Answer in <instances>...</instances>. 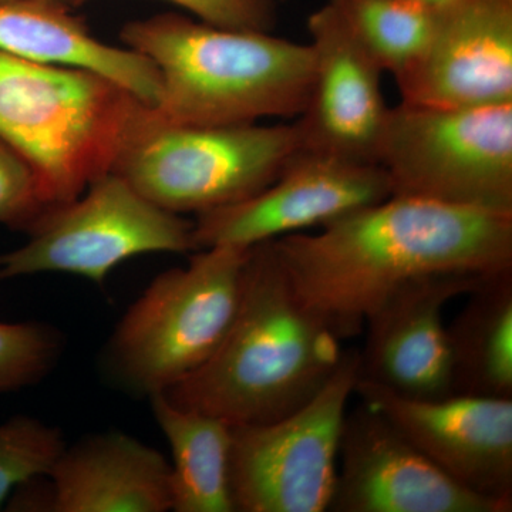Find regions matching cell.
Returning <instances> with one entry per match:
<instances>
[{"instance_id": "14", "label": "cell", "mask_w": 512, "mask_h": 512, "mask_svg": "<svg viewBox=\"0 0 512 512\" xmlns=\"http://www.w3.org/2000/svg\"><path fill=\"white\" fill-rule=\"evenodd\" d=\"M402 101L474 107L512 101V0H448L426 52L396 79Z\"/></svg>"}, {"instance_id": "3", "label": "cell", "mask_w": 512, "mask_h": 512, "mask_svg": "<svg viewBox=\"0 0 512 512\" xmlns=\"http://www.w3.org/2000/svg\"><path fill=\"white\" fill-rule=\"evenodd\" d=\"M121 42L156 64L161 79L158 119L181 126H237L265 117H298L311 89V43L271 32L218 28L161 13L131 20Z\"/></svg>"}, {"instance_id": "23", "label": "cell", "mask_w": 512, "mask_h": 512, "mask_svg": "<svg viewBox=\"0 0 512 512\" xmlns=\"http://www.w3.org/2000/svg\"><path fill=\"white\" fill-rule=\"evenodd\" d=\"M50 208L35 168L0 138V225L28 232Z\"/></svg>"}, {"instance_id": "17", "label": "cell", "mask_w": 512, "mask_h": 512, "mask_svg": "<svg viewBox=\"0 0 512 512\" xmlns=\"http://www.w3.org/2000/svg\"><path fill=\"white\" fill-rule=\"evenodd\" d=\"M73 8L59 0L0 3V52L29 62L96 73L147 106L160 100L156 64L136 50L101 42Z\"/></svg>"}, {"instance_id": "26", "label": "cell", "mask_w": 512, "mask_h": 512, "mask_svg": "<svg viewBox=\"0 0 512 512\" xmlns=\"http://www.w3.org/2000/svg\"><path fill=\"white\" fill-rule=\"evenodd\" d=\"M2 2H10V0H0V3ZM59 2L67 3V5H70V0H59ZM72 6V5H70Z\"/></svg>"}, {"instance_id": "1", "label": "cell", "mask_w": 512, "mask_h": 512, "mask_svg": "<svg viewBox=\"0 0 512 512\" xmlns=\"http://www.w3.org/2000/svg\"><path fill=\"white\" fill-rule=\"evenodd\" d=\"M320 228L272 244L296 292L340 340L359 335L414 279L512 269V212L392 195Z\"/></svg>"}, {"instance_id": "8", "label": "cell", "mask_w": 512, "mask_h": 512, "mask_svg": "<svg viewBox=\"0 0 512 512\" xmlns=\"http://www.w3.org/2000/svg\"><path fill=\"white\" fill-rule=\"evenodd\" d=\"M360 377L357 350L301 409L264 424L231 426L229 483L235 511H329L340 436Z\"/></svg>"}, {"instance_id": "13", "label": "cell", "mask_w": 512, "mask_h": 512, "mask_svg": "<svg viewBox=\"0 0 512 512\" xmlns=\"http://www.w3.org/2000/svg\"><path fill=\"white\" fill-rule=\"evenodd\" d=\"M308 30L315 66L305 109L293 121L298 151L379 164L390 110L383 96V70L329 3L309 15Z\"/></svg>"}, {"instance_id": "27", "label": "cell", "mask_w": 512, "mask_h": 512, "mask_svg": "<svg viewBox=\"0 0 512 512\" xmlns=\"http://www.w3.org/2000/svg\"><path fill=\"white\" fill-rule=\"evenodd\" d=\"M278 2H286V0H278Z\"/></svg>"}, {"instance_id": "21", "label": "cell", "mask_w": 512, "mask_h": 512, "mask_svg": "<svg viewBox=\"0 0 512 512\" xmlns=\"http://www.w3.org/2000/svg\"><path fill=\"white\" fill-rule=\"evenodd\" d=\"M64 447L62 430L35 417L0 424V507L19 485L47 476Z\"/></svg>"}, {"instance_id": "4", "label": "cell", "mask_w": 512, "mask_h": 512, "mask_svg": "<svg viewBox=\"0 0 512 512\" xmlns=\"http://www.w3.org/2000/svg\"><path fill=\"white\" fill-rule=\"evenodd\" d=\"M146 107L99 74L0 52V138L35 168L50 207L111 173Z\"/></svg>"}, {"instance_id": "22", "label": "cell", "mask_w": 512, "mask_h": 512, "mask_svg": "<svg viewBox=\"0 0 512 512\" xmlns=\"http://www.w3.org/2000/svg\"><path fill=\"white\" fill-rule=\"evenodd\" d=\"M64 348L60 330L42 322H0V394L45 379Z\"/></svg>"}, {"instance_id": "5", "label": "cell", "mask_w": 512, "mask_h": 512, "mask_svg": "<svg viewBox=\"0 0 512 512\" xmlns=\"http://www.w3.org/2000/svg\"><path fill=\"white\" fill-rule=\"evenodd\" d=\"M249 248L200 249L185 268L157 276L121 318L104 349V372L124 392L163 393L204 365L237 312Z\"/></svg>"}, {"instance_id": "12", "label": "cell", "mask_w": 512, "mask_h": 512, "mask_svg": "<svg viewBox=\"0 0 512 512\" xmlns=\"http://www.w3.org/2000/svg\"><path fill=\"white\" fill-rule=\"evenodd\" d=\"M329 511L511 512L512 505L461 487L362 403L343 423Z\"/></svg>"}, {"instance_id": "7", "label": "cell", "mask_w": 512, "mask_h": 512, "mask_svg": "<svg viewBox=\"0 0 512 512\" xmlns=\"http://www.w3.org/2000/svg\"><path fill=\"white\" fill-rule=\"evenodd\" d=\"M379 164L392 195L512 212V101L390 107Z\"/></svg>"}, {"instance_id": "24", "label": "cell", "mask_w": 512, "mask_h": 512, "mask_svg": "<svg viewBox=\"0 0 512 512\" xmlns=\"http://www.w3.org/2000/svg\"><path fill=\"white\" fill-rule=\"evenodd\" d=\"M89 0H70L79 8ZM201 22L225 29L272 32L278 23V0H165Z\"/></svg>"}, {"instance_id": "2", "label": "cell", "mask_w": 512, "mask_h": 512, "mask_svg": "<svg viewBox=\"0 0 512 512\" xmlns=\"http://www.w3.org/2000/svg\"><path fill=\"white\" fill-rule=\"evenodd\" d=\"M343 353L339 336L296 292L271 239L248 249L221 345L163 394L231 426L271 423L312 400Z\"/></svg>"}, {"instance_id": "15", "label": "cell", "mask_w": 512, "mask_h": 512, "mask_svg": "<svg viewBox=\"0 0 512 512\" xmlns=\"http://www.w3.org/2000/svg\"><path fill=\"white\" fill-rule=\"evenodd\" d=\"M488 276H426L407 282L387 296L365 322V348L359 352L360 379L409 399L451 396L444 309L448 302L474 291Z\"/></svg>"}, {"instance_id": "6", "label": "cell", "mask_w": 512, "mask_h": 512, "mask_svg": "<svg viewBox=\"0 0 512 512\" xmlns=\"http://www.w3.org/2000/svg\"><path fill=\"white\" fill-rule=\"evenodd\" d=\"M295 123L181 126L146 107L111 173L174 214H200L254 197L298 151Z\"/></svg>"}, {"instance_id": "19", "label": "cell", "mask_w": 512, "mask_h": 512, "mask_svg": "<svg viewBox=\"0 0 512 512\" xmlns=\"http://www.w3.org/2000/svg\"><path fill=\"white\" fill-rule=\"evenodd\" d=\"M148 399L173 456L171 511L237 512L229 483L231 424L175 406L163 393Z\"/></svg>"}, {"instance_id": "9", "label": "cell", "mask_w": 512, "mask_h": 512, "mask_svg": "<svg viewBox=\"0 0 512 512\" xmlns=\"http://www.w3.org/2000/svg\"><path fill=\"white\" fill-rule=\"evenodd\" d=\"M191 221L158 207L120 175L97 178L76 200L47 210L28 242L0 255V282L62 272L104 285L127 259L195 251Z\"/></svg>"}, {"instance_id": "20", "label": "cell", "mask_w": 512, "mask_h": 512, "mask_svg": "<svg viewBox=\"0 0 512 512\" xmlns=\"http://www.w3.org/2000/svg\"><path fill=\"white\" fill-rule=\"evenodd\" d=\"M383 73L397 77L426 52L440 6L420 0H329Z\"/></svg>"}, {"instance_id": "18", "label": "cell", "mask_w": 512, "mask_h": 512, "mask_svg": "<svg viewBox=\"0 0 512 512\" xmlns=\"http://www.w3.org/2000/svg\"><path fill=\"white\" fill-rule=\"evenodd\" d=\"M447 325L451 390L512 399V269L488 276Z\"/></svg>"}, {"instance_id": "25", "label": "cell", "mask_w": 512, "mask_h": 512, "mask_svg": "<svg viewBox=\"0 0 512 512\" xmlns=\"http://www.w3.org/2000/svg\"><path fill=\"white\" fill-rule=\"evenodd\" d=\"M420 2L429 3V5L433 6H441L447 3L448 0H420Z\"/></svg>"}, {"instance_id": "16", "label": "cell", "mask_w": 512, "mask_h": 512, "mask_svg": "<svg viewBox=\"0 0 512 512\" xmlns=\"http://www.w3.org/2000/svg\"><path fill=\"white\" fill-rule=\"evenodd\" d=\"M43 511L167 512L173 510L171 464L128 434H94L64 447L50 468Z\"/></svg>"}, {"instance_id": "10", "label": "cell", "mask_w": 512, "mask_h": 512, "mask_svg": "<svg viewBox=\"0 0 512 512\" xmlns=\"http://www.w3.org/2000/svg\"><path fill=\"white\" fill-rule=\"evenodd\" d=\"M390 197L389 177L380 164L349 163L296 151L274 183L254 197L195 215L194 248H251L323 227Z\"/></svg>"}, {"instance_id": "11", "label": "cell", "mask_w": 512, "mask_h": 512, "mask_svg": "<svg viewBox=\"0 0 512 512\" xmlns=\"http://www.w3.org/2000/svg\"><path fill=\"white\" fill-rule=\"evenodd\" d=\"M355 393L461 487L512 505V399H409L360 377Z\"/></svg>"}]
</instances>
